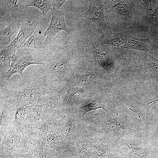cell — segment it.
I'll use <instances>...</instances> for the list:
<instances>
[{
	"label": "cell",
	"mask_w": 158,
	"mask_h": 158,
	"mask_svg": "<svg viewBox=\"0 0 158 158\" xmlns=\"http://www.w3.org/2000/svg\"><path fill=\"white\" fill-rule=\"evenodd\" d=\"M121 47L134 49L143 53H150L152 49V44L150 39L137 38L132 36Z\"/></svg>",
	"instance_id": "cell-27"
},
{
	"label": "cell",
	"mask_w": 158,
	"mask_h": 158,
	"mask_svg": "<svg viewBox=\"0 0 158 158\" xmlns=\"http://www.w3.org/2000/svg\"><path fill=\"white\" fill-rule=\"evenodd\" d=\"M18 158H26V157L21 154H18L17 155Z\"/></svg>",
	"instance_id": "cell-39"
},
{
	"label": "cell",
	"mask_w": 158,
	"mask_h": 158,
	"mask_svg": "<svg viewBox=\"0 0 158 158\" xmlns=\"http://www.w3.org/2000/svg\"><path fill=\"white\" fill-rule=\"evenodd\" d=\"M139 55L143 58L152 76L158 81V59L154 57L149 53H143Z\"/></svg>",
	"instance_id": "cell-32"
},
{
	"label": "cell",
	"mask_w": 158,
	"mask_h": 158,
	"mask_svg": "<svg viewBox=\"0 0 158 158\" xmlns=\"http://www.w3.org/2000/svg\"><path fill=\"white\" fill-rule=\"evenodd\" d=\"M32 64L40 65L46 67V63L43 57L34 56L32 55H25L18 60L15 59L12 60L10 68L7 71L5 68L1 66L0 78L8 80L13 75L18 73L23 76L24 70Z\"/></svg>",
	"instance_id": "cell-15"
},
{
	"label": "cell",
	"mask_w": 158,
	"mask_h": 158,
	"mask_svg": "<svg viewBox=\"0 0 158 158\" xmlns=\"http://www.w3.org/2000/svg\"><path fill=\"white\" fill-rule=\"evenodd\" d=\"M149 38L152 44V49L150 54L158 59V27L149 29Z\"/></svg>",
	"instance_id": "cell-33"
},
{
	"label": "cell",
	"mask_w": 158,
	"mask_h": 158,
	"mask_svg": "<svg viewBox=\"0 0 158 158\" xmlns=\"http://www.w3.org/2000/svg\"><path fill=\"white\" fill-rule=\"evenodd\" d=\"M43 101L42 98L38 100L36 104L32 105L29 115L16 124L18 128H23L37 130L42 125V118Z\"/></svg>",
	"instance_id": "cell-21"
},
{
	"label": "cell",
	"mask_w": 158,
	"mask_h": 158,
	"mask_svg": "<svg viewBox=\"0 0 158 158\" xmlns=\"http://www.w3.org/2000/svg\"><path fill=\"white\" fill-rule=\"evenodd\" d=\"M158 102V99L152 101L146 104H145L148 106L149 107H151L153 105Z\"/></svg>",
	"instance_id": "cell-38"
},
{
	"label": "cell",
	"mask_w": 158,
	"mask_h": 158,
	"mask_svg": "<svg viewBox=\"0 0 158 158\" xmlns=\"http://www.w3.org/2000/svg\"><path fill=\"white\" fill-rule=\"evenodd\" d=\"M0 97V141L10 133L13 127V122L16 110L9 100Z\"/></svg>",
	"instance_id": "cell-16"
},
{
	"label": "cell",
	"mask_w": 158,
	"mask_h": 158,
	"mask_svg": "<svg viewBox=\"0 0 158 158\" xmlns=\"http://www.w3.org/2000/svg\"><path fill=\"white\" fill-rule=\"evenodd\" d=\"M22 23L14 22L0 31V46H6L10 43L12 36L20 28Z\"/></svg>",
	"instance_id": "cell-31"
},
{
	"label": "cell",
	"mask_w": 158,
	"mask_h": 158,
	"mask_svg": "<svg viewBox=\"0 0 158 158\" xmlns=\"http://www.w3.org/2000/svg\"><path fill=\"white\" fill-rule=\"evenodd\" d=\"M146 25L148 28L158 27V6L149 16V18L146 22Z\"/></svg>",
	"instance_id": "cell-35"
},
{
	"label": "cell",
	"mask_w": 158,
	"mask_h": 158,
	"mask_svg": "<svg viewBox=\"0 0 158 158\" xmlns=\"http://www.w3.org/2000/svg\"><path fill=\"white\" fill-rule=\"evenodd\" d=\"M81 158H88L86 157V156H83L81 157Z\"/></svg>",
	"instance_id": "cell-40"
},
{
	"label": "cell",
	"mask_w": 158,
	"mask_h": 158,
	"mask_svg": "<svg viewBox=\"0 0 158 158\" xmlns=\"http://www.w3.org/2000/svg\"><path fill=\"white\" fill-rule=\"evenodd\" d=\"M32 105L19 108L16 111L13 124H18L21 121L26 118L29 114Z\"/></svg>",
	"instance_id": "cell-34"
},
{
	"label": "cell",
	"mask_w": 158,
	"mask_h": 158,
	"mask_svg": "<svg viewBox=\"0 0 158 158\" xmlns=\"http://www.w3.org/2000/svg\"><path fill=\"white\" fill-rule=\"evenodd\" d=\"M135 14L150 15L158 6V0H132Z\"/></svg>",
	"instance_id": "cell-28"
},
{
	"label": "cell",
	"mask_w": 158,
	"mask_h": 158,
	"mask_svg": "<svg viewBox=\"0 0 158 158\" xmlns=\"http://www.w3.org/2000/svg\"><path fill=\"white\" fill-rule=\"evenodd\" d=\"M39 24V21L36 20L31 23L23 22L20 26L17 36L10 44L17 49L21 47L27 38L34 32Z\"/></svg>",
	"instance_id": "cell-26"
},
{
	"label": "cell",
	"mask_w": 158,
	"mask_h": 158,
	"mask_svg": "<svg viewBox=\"0 0 158 158\" xmlns=\"http://www.w3.org/2000/svg\"><path fill=\"white\" fill-rule=\"evenodd\" d=\"M65 123L64 114L58 107L37 130L42 134L60 133Z\"/></svg>",
	"instance_id": "cell-23"
},
{
	"label": "cell",
	"mask_w": 158,
	"mask_h": 158,
	"mask_svg": "<svg viewBox=\"0 0 158 158\" xmlns=\"http://www.w3.org/2000/svg\"><path fill=\"white\" fill-rule=\"evenodd\" d=\"M18 0L0 1V29L14 22H24L25 11L20 9Z\"/></svg>",
	"instance_id": "cell-12"
},
{
	"label": "cell",
	"mask_w": 158,
	"mask_h": 158,
	"mask_svg": "<svg viewBox=\"0 0 158 158\" xmlns=\"http://www.w3.org/2000/svg\"><path fill=\"white\" fill-rule=\"evenodd\" d=\"M102 114L99 112L94 113L90 112L88 115L93 119L94 126L103 130L114 144H118V140L124 136L138 131L131 128L133 124L128 119L117 116L113 118L110 121H108L106 118L101 120L99 116Z\"/></svg>",
	"instance_id": "cell-4"
},
{
	"label": "cell",
	"mask_w": 158,
	"mask_h": 158,
	"mask_svg": "<svg viewBox=\"0 0 158 158\" xmlns=\"http://www.w3.org/2000/svg\"><path fill=\"white\" fill-rule=\"evenodd\" d=\"M21 134L20 143L18 154L26 158H38L40 134L37 130L25 128L18 129Z\"/></svg>",
	"instance_id": "cell-13"
},
{
	"label": "cell",
	"mask_w": 158,
	"mask_h": 158,
	"mask_svg": "<svg viewBox=\"0 0 158 158\" xmlns=\"http://www.w3.org/2000/svg\"><path fill=\"white\" fill-rule=\"evenodd\" d=\"M59 107L64 114L65 121L61 130V139L66 150L75 145L80 127L86 120L84 112H82L79 108Z\"/></svg>",
	"instance_id": "cell-5"
},
{
	"label": "cell",
	"mask_w": 158,
	"mask_h": 158,
	"mask_svg": "<svg viewBox=\"0 0 158 158\" xmlns=\"http://www.w3.org/2000/svg\"><path fill=\"white\" fill-rule=\"evenodd\" d=\"M21 134L15 124L10 133L0 142V158H18V148L20 143Z\"/></svg>",
	"instance_id": "cell-17"
},
{
	"label": "cell",
	"mask_w": 158,
	"mask_h": 158,
	"mask_svg": "<svg viewBox=\"0 0 158 158\" xmlns=\"http://www.w3.org/2000/svg\"><path fill=\"white\" fill-rule=\"evenodd\" d=\"M57 158H80L76 147L74 145L65 150Z\"/></svg>",
	"instance_id": "cell-36"
},
{
	"label": "cell",
	"mask_w": 158,
	"mask_h": 158,
	"mask_svg": "<svg viewBox=\"0 0 158 158\" xmlns=\"http://www.w3.org/2000/svg\"><path fill=\"white\" fill-rule=\"evenodd\" d=\"M99 108L102 109L109 114L118 116L114 102L111 101L109 94L103 90H92L90 102L79 108L84 110L85 116L87 112Z\"/></svg>",
	"instance_id": "cell-11"
},
{
	"label": "cell",
	"mask_w": 158,
	"mask_h": 158,
	"mask_svg": "<svg viewBox=\"0 0 158 158\" xmlns=\"http://www.w3.org/2000/svg\"><path fill=\"white\" fill-rule=\"evenodd\" d=\"M96 64L90 63L81 58L73 74L69 85L82 86L94 85L106 76V71Z\"/></svg>",
	"instance_id": "cell-6"
},
{
	"label": "cell",
	"mask_w": 158,
	"mask_h": 158,
	"mask_svg": "<svg viewBox=\"0 0 158 158\" xmlns=\"http://www.w3.org/2000/svg\"><path fill=\"white\" fill-rule=\"evenodd\" d=\"M110 158H115V157H114H114H112Z\"/></svg>",
	"instance_id": "cell-41"
},
{
	"label": "cell",
	"mask_w": 158,
	"mask_h": 158,
	"mask_svg": "<svg viewBox=\"0 0 158 158\" xmlns=\"http://www.w3.org/2000/svg\"><path fill=\"white\" fill-rule=\"evenodd\" d=\"M90 5L87 11L79 17L86 18L95 25L102 34L112 31L107 25L104 16L105 0H89Z\"/></svg>",
	"instance_id": "cell-14"
},
{
	"label": "cell",
	"mask_w": 158,
	"mask_h": 158,
	"mask_svg": "<svg viewBox=\"0 0 158 158\" xmlns=\"http://www.w3.org/2000/svg\"><path fill=\"white\" fill-rule=\"evenodd\" d=\"M23 76L14 79L0 78V96L11 102L15 109L35 105L52 87L46 68L25 71Z\"/></svg>",
	"instance_id": "cell-1"
},
{
	"label": "cell",
	"mask_w": 158,
	"mask_h": 158,
	"mask_svg": "<svg viewBox=\"0 0 158 158\" xmlns=\"http://www.w3.org/2000/svg\"><path fill=\"white\" fill-rule=\"evenodd\" d=\"M116 144L113 143L105 133L92 147L90 154L86 156L88 158H110L114 156V152Z\"/></svg>",
	"instance_id": "cell-20"
},
{
	"label": "cell",
	"mask_w": 158,
	"mask_h": 158,
	"mask_svg": "<svg viewBox=\"0 0 158 158\" xmlns=\"http://www.w3.org/2000/svg\"><path fill=\"white\" fill-rule=\"evenodd\" d=\"M132 31L128 30L125 31L114 33L112 32H104L97 39V44H107L112 47L121 46L126 43L132 36Z\"/></svg>",
	"instance_id": "cell-24"
},
{
	"label": "cell",
	"mask_w": 158,
	"mask_h": 158,
	"mask_svg": "<svg viewBox=\"0 0 158 158\" xmlns=\"http://www.w3.org/2000/svg\"><path fill=\"white\" fill-rule=\"evenodd\" d=\"M66 1V0H52V7L55 8L57 11H59L61 7Z\"/></svg>",
	"instance_id": "cell-37"
},
{
	"label": "cell",
	"mask_w": 158,
	"mask_h": 158,
	"mask_svg": "<svg viewBox=\"0 0 158 158\" xmlns=\"http://www.w3.org/2000/svg\"><path fill=\"white\" fill-rule=\"evenodd\" d=\"M17 49L10 44L6 46H0V60L6 71L10 68L12 60L16 59V53Z\"/></svg>",
	"instance_id": "cell-30"
},
{
	"label": "cell",
	"mask_w": 158,
	"mask_h": 158,
	"mask_svg": "<svg viewBox=\"0 0 158 158\" xmlns=\"http://www.w3.org/2000/svg\"><path fill=\"white\" fill-rule=\"evenodd\" d=\"M104 12L119 14L128 21L133 20L135 14L132 0H105Z\"/></svg>",
	"instance_id": "cell-19"
},
{
	"label": "cell",
	"mask_w": 158,
	"mask_h": 158,
	"mask_svg": "<svg viewBox=\"0 0 158 158\" xmlns=\"http://www.w3.org/2000/svg\"><path fill=\"white\" fill-rule=\"evenodd\" d=\"M70 87L69 85L53 87L50 88L45 92L42 98L43 106L42 118V125L55 109L61 105L67 90Z\"/></svg>",
	"instance_id": "cell-10"
},
{
	"label": "cell",
	"mask_w": 158,
	"mask_h": 158,
	"mask_svg": "<svg viewBox=\"0 0 158 158\" xmlns=\"http://www.w3.org/2000/svg\"><path fill=\"white\" fill-rule=\"evenodd\" d=\"M40 134L38 158H57L66 150L61 139V133Z\"/></svg>",
	"instance_id": "cell-8"
},
{
	"label": "cell",
	"mask_w": 158,
	"mask_h": 158,
	"mask_svg": "<svg viewBox=\"0 0 158 158\" xmlns=\"http://www.w3.org/2000/svg\"><path fill=\"white\" fill-rule=\"evenodd\" d=\"M75 51L65 49L56 50L43 58L51 86L69 85L75 70L81 58Z\"/></svg>",
	"instance_id": "cell-2"
},
{
	"label": "cell",
	"mask_w": 158,
	"mask_h": 158,
	"mask_svg": "<svg viewBox=\"0 0 158 158\" xmlns=\"http://www.w3.org/2000/svg\"><path fill=\"white\" fill-rule=\"evenodd\" d=\"M51 18L50 23L46 31L43 33L46 36L47 43L50 42L59 32L63 30L68 36L75 31L74 29L68 28L66 25L64 20V13L58 11L53 7L50 9Z\"/></svg>",
	"instance_id": "cell-18"
},
{
	"label": "cell",
	"mask_w": 158,
	"mask_h": 158,
	"mask_svg": "<svg viewBox=\"0 0 158 158\" xmlns=\"http://www.w3.org/2000/svg\"><path fill=\"white\" fill-rule=\"evenodd\" d=\"M121 145L128 148L131 153L138 158H150V147L145 142L139 140L131 134L121 138Z\"/></svg>",
	"instance_id": "cell-22"
},
{
	"label": "cell",
	"mask_w": 158,
	"mask_h": 158,
	"mask_svg": "<svg viewBox=\"0 0 158 158\" xmlns=\"http://www.w3.org/2000/svg\"><path fill=\"white\" fill-rule=\"evenodd\" d=\"M73 32L66 38L64 44L72 46L82 57L94 60L114 78L115 64L112 51L109 50L104 52L97 48L94 42L93 35L80 40Z\"/></svg>",
	"instance_id": "cell-3"
},
{
	"label": "cell",
	"mask_w": 158,
	"mask_h": 158,
	"mask_svg": "<svg viewBox=\"0 0 158 158\" xmlns=\"http://www.w3.org/2000/svg\"><path fill=\"white\" fill-rule=\"evenodd\" d=\"M19 4L24 11L29 6H35L40 9L45 16L48 11L52 7V0H23L19 1Z\"/></svg>",
	"instance_id": "cell-29"
},
{
	"label": "cell",
	"mask_w": 158,
	"mask_h": 158,
	"mask_svg": "<svg viewBox=\"0 0 158 158\" xmlns=\"http://www.w3.org/2000/svg\"><path fill=\"white\" fill-rule=\"evenodd\" d=\"M93 85L71 86L59 106L62 108H79L90 101Z\"/></svg>",
	"instance_id": "cell-9"
},
{
	"label": "cell",
	"mask_w": 158,
	"mask_h": 158,
	"mask_svg": "<svg viewBox=\"0 0 158 158\" xmlns=\"http://www.w3.org/2000/svg\"><path fill=\"white\" fill-rule=\"evenodd\" d=\"M86 121L80 125L77 133L75 144L80 158L88 155L92 147L99 138L105 133L95 126H90Z\"/></svg>",
	"instance_id": "cell-7"
},
{
	"label": "cell",
	"mask_w": 158,
	"mask_h": 158,
	"mask_svg": "<svg viewBox=\"0 0 158 158\" xmlns=\"http://www.w3.org/2000/svg\"><path fill=\"white\" fill-rule=\"evenodd\" d=\"M43 34L35 31L24 43L21 47L32 48L39 51L44 56L47 55L50 51L47 45L46 39Z\"/></svg>",
	"instance_id": "cell-25"
}]
</instances>
